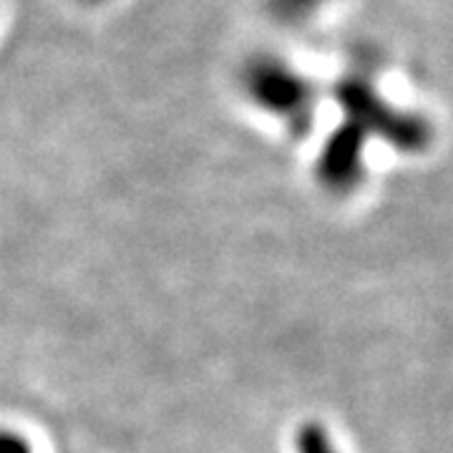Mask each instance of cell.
I'll list each match as a JSON object with an SVG mask.
<instances>
[{
	"instance_id": "4",
	"label": "cell",
	"mask_w": 453,
	"mask_h": 453,
	"mask_svg": "<svg viewBox=\"0 0 453 453\" xmlns=\"http://www.w3.org/2000/svg\"><path fill=\"white\" fill-rule=\"evenodd\" d=\"M297 453H338L327 431L318 423H308L297 434Z\"/></svg>"
},
{
	"instance_id": "5",
	"label": "cell",
	"mask_w": 453,
	"mask_h": 453,
	"mask_svg": "<svg viewBox=\"0 0 453 453\" xmlns=\"http://www.w3.org/2000/svg\"><path fill=\"white\" fill-rule=\"evenodd\" d=\"M0 453H33V446L16 431H0Z\"/></svg>"
},
{
	"instance_id": "1",
	"label": "cell",
	"mask_w": 453,
	"mask_h": 453,
	"mask_svg": "<svg viewBox=\"0 0 453 453\" xmlns=\"http://www.w3.org/2000/svg\"><path fill=\"white\" fill-rule=\"evenodd\" d=\"M237 88L255 111L273 116L292 131H305L315 119L318 86L285 53L255 50L237 68Z\"/></svg>"
},
{
	"instance_id": "2",
	"label": "cell",
	"mask_w": 453,
	"mask_h": 453,
	"mask_svg": "<svg viewBox=\"0 0 453 453\" xmlns=\"http://www.w3.org/2000/svg\"><path fill=\"white\" fill-rule=\"evenodd\" d=\"M335 101L342 109L340 124L353 131L365 144L386 142L405 154H413L426 149L431 142V129L426 119L393 106L368 79H342L335 88Z\"/></svg>"
},
{
	"instance_id": "6",
	"label": "cell",
	"mask_w": 453,
	"mask_h": 453,
	"mask_svg": "<svg viewBox=\"0 0 453 453\" xmlns=\"http://www.w3.org/2000/svg\"><path fill=\"white\" fill-rule=\"evenodd\" d=\"M73 3H79L83 8H101V5H109L111 0H73Z\"/></svg>"
},
{
	"instance_id": "3",
	"label": "cell",
	"mask_w": 453,
	"mask_h": 453,
	"mask_svg": "<svg viewBox=\"0 0 453 453\" xmlns=\"http://www.w3.org/2000/svg\"><path fill=\"white\" fill-rule=\"evenodd\" d=\"M335 3L338 0H262V13L277 28L300 31L333 11Z\"/></svg>"
}]
</instances>
